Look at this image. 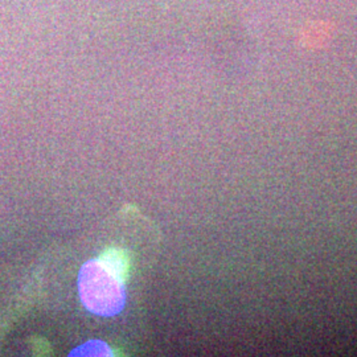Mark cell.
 Wrapping results in <instances>:
<instances>
[{
  "label": "cell",
  "instance_id": "1",
  "mask_svg": "<svg viewBox=\"0 0 357 357\" xmlns=\"http://www.w3.org/2000/svg\"><path fill=\"white\" fill-rule=\"evenodd\" d=\"M78 294L91 314L102 318L118 315L126 305L121 262L114 257L88 261L78 274Z\"/></svg>",
  "mask_w": 357,
  "mask_h": 357
},
{
  "label": "cell",
  "instance_id": "2",
  "mask_svg": "<svg viewBox=\"0 0 357 357\" xmlns=\"http://www.w3.org/2000/svg\"><path fill=\"white\" fill-rule=\"evenodd\" d=\"M112 355H113V352H112L110 347L100 340L88 342V343L76 348L70 354V356H112Z\"/></svg>",
  "mask_w": 357,
  "mask_h": 357
}]
</instances>
